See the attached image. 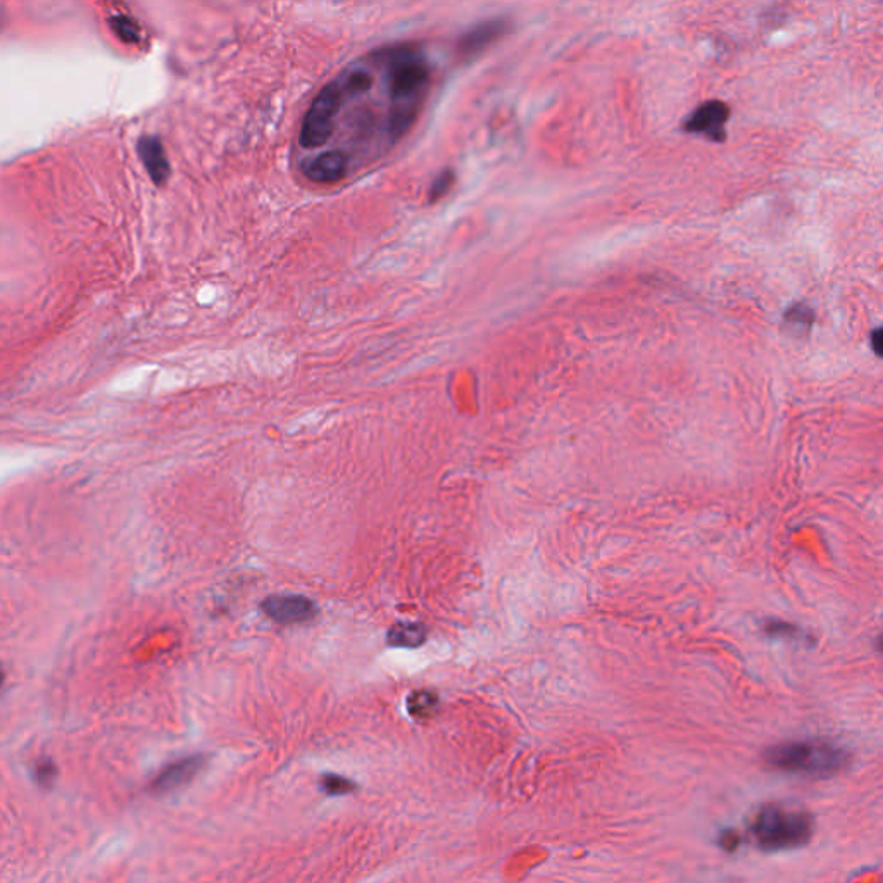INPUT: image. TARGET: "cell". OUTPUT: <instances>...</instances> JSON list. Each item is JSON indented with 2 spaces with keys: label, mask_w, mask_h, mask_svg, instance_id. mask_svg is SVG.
Instances as JSON below:
<instances>
[{
  "label": "cell",
  "mask_w": 883,
  "mask_h": 883,
  "mask_svg": "<svg viewBox=\"0 0 883 883\" xmlns=\"http://www.w3.org/2000/svg\"><path fill=\"white\" fill-rule=\"evenodd\" d=\"M387 68V85L394 108L389 116V135L392 139L406 133L413 123L418 101L425 93L432 70L427 57L413 47H394L379 54Z\"/></svg>",
  "instance_id": "cell-1"
},
{
  "label": "cell",
  "mask_w": 883,
  "mask_h": 883,
  "mask_svg": "<svg viewBox=\"0 0 883 883\" xmlns=\"http://www.w3.org/2000/svg\"><path fill=\"white\" fill-rule=\"evenodd\" d=\"M764 761L778 772L806 776H831L840 773L850 761L844 747L829 740H793L773 745Z\"/></svg>",
  "instance_id": "cell-2"
},
{
  "label": "cell",
  "mask_w": 883,
  "mask_h": 883,
  "mask_svg": "<svg viewBox=\"0 0 883 883\" xmlns=\"http://www.w3.org/2000/svg\"><path fill=\"white\" fill-rule=\"evenodd\" d=\"M812 829L814 823L808 812L782 804H768L757 812L751 830L759 848L776 852L808 844Z\"/></svg>",
  "instance_id": "cell-3"
},
{
  "label": "cell",
  "mask_w": 883,
  "mask_h": 883,
  "mask_svg": "<svg viewBox=\"0 0 883 883\" xmlns=\"http://www.w3.org/2000/svg\"><path fill=\"white\" fill-rule=\"evenodd\" d=\"M343 106V93L337 80L326 83L311 106L307 109L302 128H301V144L306 149H318L331 139L335 130L337 118Z\"/></svg>",
  "instance_id": "cell-4"
},
{
  "label": "cell",
  "mask_w": 883,
  "mask_h": 883,
  "mask_svg": "<svg viewBox=\"0 0 883 883\" xmlns=\"http://www.w3.org/2000/svg\"><path fill=\"white\" fill-rule=\"evenodd\" d=\"M261 609L278 625L306 623L318 614L316 604L304 595H271L263 600Z\"/></svg>",
  "instance_id": "cell-5"
},
{
  "label": "cell",
  "mask_w": 883,
  "mask_h": 883,
  "mask_svg": "<svg viewBox=\"0 0 883 883\" xmlns=\"http://www.w3.org/2000/svg\"><path fill=\"white\" fill-rule=\"evenodd\" d=\"M730 118V108L721 101H709L696 109L684 123L686 131L704 133L707 139L721 142L726 137L725 125Z\"/></svg>",
  "instance_id": "cell-6"
},
{
  "label": "cell",
  "mask_w": 883,
  "mask_h": 883,
  "mask_svg": "<svg viewBox=\"0 0 883 883\" xmlns=\"http://www.w3.org/2000/svg\"><path fill=\"white\" fill-rule=\"evenodd\" d=\"M349 168V158L342 150H326L312 156L302 164V171L309 180L316 183H335L342 180Z\"/></svg>",
  "instance_id": "cell-7"
},
{
  "label": "cell",
  "mask_w": 883,
  "mask_h": 883,
  "mask_svg": "<svg viewBox=\"0 0 883 883\" xmlns=\"http://www.w3.org/2000/svg\"><path fill=\"white\" fill-rule=\"evenodd\" d=\"M202 764H204L202 757H185L181 761H177L163 770L161 775H158V778L150 783V789L154 792H171L197 775Z\"/></svg>",
  "instance_id": "cell-8"
},
{
  "label": "cell",
  "mask_w": 883,
  "mask_h": 883,
  "mask_svg": "<svg viewBox=\"0 0 883 883\" xmlns=\"http://www.w3.org/2000/svg\"><path fill=\"white\" fill-rule=\"evenodd\" d=\"M137 150L149 177L156 185H164L169 178L171 168L161 140L158 137H142L137 144Z\"/></svg>",
  "instance_id": "cell-9"
},
{
  "label": "cell",
  "mask_w": 883,
  "mask_h": 883,
  "mask_svg": "<svg viewBox=\"0 0 883 883\" xmlns=\"http://www.w3.org/2000/svg\"><path fill=\"white\" fill-rule=\"evenodd\" d=\"M507 24L503 19L499 21H487L484 24H478L476 28L469 30L466 35L459 42V53L465 55H473L488 47L494 40H499L504 35Z\"/></svg>",
  "instance_id": "cell-10"
},
{
  "label": "cell",
  "mask_w": 883,
  "mask_h": 883,
  "mask_svg": "<svg viewBox=\"0 0 883 883\" xmlns=\"http://www.w3.org/2000/svg\"><path fill=\"white\" fill-rule=\"evenodd\" d=\"M387 638L389 644L396 648H418L425 642L427 630L423 625L418 623H398L390 629Z\"/></svg>",
  "instance_id": "cell-11"
},
{
  "label": "cell",
  "mask_w": 883,
  "mask_h": 883,
  "mask_svg": "<svg viewBox=\"0 0 883 883\" xmlns=\"http://www.w3.org/2000/svg\"><path fill=\"white\" fill-rule=\"evenodd\" d=\"M437 707H438V697L428 690L413 692L408 699L409 715L415 716L416 720H428L430 716L435 715Z\"/></svg>",
  "instance_id": "cell-12"
},
{
  "label": "cell",
  "mask_w": 883,
  "mask_h": 883,
  "mask_svg": "<svg viewBox=\"0 0 883 883\" xmlns=\"http://www.w3.org/2000/svg\"><path fill=\"white\" fill-rule=\"evenodd\" d=\"M814 322V312L806 304H795L785 312V323L797 333H808Z\"/></svg>",
  "instance_id": "cell-13"
},
{
  "label": "cell",
  "mask_w": 883,
  "mask_h": 883,
  "mask_svg": "<svg viewBox=\"0 0 883 883\" xmlns=\"http://www.w3.org/2000/svg\"><path fill=\"white\" fill-rule=\"evenodd\" d=\"M110 26H112L114 34L127 43H135L140 40V30L137 26V23L128 16L110 18Z\"/></svg>",
  "instance_id": "cell-14"
},
{
  "label": "cell",
  "mask_w": 883,
  "mask_h": 883,
  "mask_svg": "<svg viewBox=\"0 0 883 883\" xmlns=\"http://www.w3.org/2000/svg\"><path fill=\"white\" fill-rule=\"evenodd\" d=\"M454 180H456V177H454V173H452L451 169L442 171V173H440V175L435 178V181L432 183V187H430V190H428V197H430V202H437V200H440V198L444 197V196H447V194H449V190L452 188V185H454Z\"/></svg>",
  "instance_id": "cell-15"
},
{
  "label": "cell",
  "mask_w": 883,
  "mask_h": 883,
  "mask_svg": "<svg viewBox=\"0 0 883 883\" xmlns=\"http://www.w3.org/2000/svg\"><path fill=\"white\" fill-rule=\"evenodd\" d=\"M322 787L330 795H342L354 791V783L339 775H325L322 778Z\"/></svg>",
  "instance_id": "cell-16"
},
{
  "label": "cell",
  "mask_w": 883,
  "mask_h": 883,
  "mask_svg": "<svg viewBox=\"0 0 883 883\" xmlns=\"http://www.w3.org/2000/svg\"><path fill=\"white\" fill-rule=\"evenodd\" d=\"M764 633L772 638H793L797 637L801 631L797 627H793L791 623H785V621H776V619H772L768 621L764 627H763Z\"/></svg>",
  "instance_id": "cell-17"
},
{
  "label": "cell",
  "mask_w": 883,
  "mask_h": 883,
  "mask_svg": "<svg viewBox=\"0 0 883 883\" xmlns=\"http://www.w3.org/2000/svg\"><path fill=\"white\" fill-rule=\"evenodd\" d=\"M40 785H51L55 776V766L51 761H42L35 770Z\"/></svg>",
  "instance_id": "cell-18"
},
{
  "label": "cell",
  "mask_w": 883,
  "mask_h": 883,
  "mask_svg": "<svg viewBox=\"0 0 883 883\" xmlns=\"http://www.w3.org/2000/svg\"><path fill=\"white\" fill-rule=\"evenodd\" d=\"M871 349L878 358L883 360V328H877L871 331Z\"/></svg>",
  "instance_id": "cell-19"
},
{
  "label": "cell",
  "mask_w": 883,
  "mask_h": 883,
  "mask_svg": "<svg viewBox=\"0 0 883 883\" xmlns=\"http://www.w3.org/2000/svg\"><path fill=\"white\" fill-rule=\"evenodd\" d=\"M877 648H878L880 652H883V633L878 637V640H877Z\"/></svg>",
  "instance_id": "cell-20"
}]
</instances>
